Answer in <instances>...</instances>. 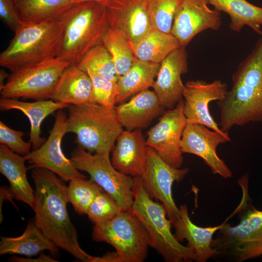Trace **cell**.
Wrapping results in <instances>:
<instances>
[{
	"mask_svg": "<svg viewBox=\"0 0 262 262\" xmlns=\"http://www.w3.org/2000/svg\"><path fill=\"white\" fill-rule=\"evenodd\" d=\"M32 170L35 185L32 209L35 225L58 248L76 259L88 262L90 255L81 247L77 230L67 210V186L64 180L46 169Z\"/></svg>",
	"mask_w": 262,
	"mask_h": 262,
	"instance_id": "obj_1",
	"label": "cell"
},
{
	"mask_svg": "<svg viewBox=\"0 0 262 262\" xmlns=\"http://www.w3.org/2000/svg\"><path fill=\"white\" fill-rule=\"evenodd\" d=\"M232 85L217 102L221 130L262 123V37L231 76Z\"/></svg>",
	"mask_w": 262,
	"mask_h": 262,
	"instance_id": "obj_2",
	"label": "cell"
},
{
	"mask_svg": "<svg viewBox=\"0 0 262 262\" xmlns=\"http://www.w3.org/2000/svg\"><path fill=\"white\" fill-rule=\"evenodd\" d=\"M66 20L58 17L40 23H23L8 46L0 54V65L11 72L20 67L57 57Z\"/></svg>",
	"mask_w": 262,
	"mask_h": 262,
	"instance_id": "obj_3",
	"label": "cell"
},
{
	"mask_svg": "<svg viewBox=\"0 0 262 262\" xmlns=\"http://www.w3.org/2000/svg\"><path fill=\"white\" fill-rule=\"evenodd\" d=\"M247 183H240L243 190V198L237 209L240 222L234 226L225 222L221 224L212 242L216 252L213 258L242 262L262 256V210L248 201Z\"/></svg>",
	"mask_w": 262,
	"mask_h": 262,
	"instance_id": "obj_4",
	"label": "cell"
},
{
	"mask_svg": "<svg viewBox=\"0 0 262 262\" xmlns=\"http://www.w3.org/2000/svg\"><path fill=\"white\" fill-rule=\"evenodd\" d=\"M63 15L66 20L57 57L77 65L94 47L102 44L110 27L106 7L94 1L74 3Z\"/></svg>",
	"mask_w": 262,
	"mask_h": 262,
	"instance_id": "obj_5",
	"label": "cell"
},
{
	"mask_svg": "<svg viewBox=\"0 0 262 262\" xmlns=\"http://www.w3.org/2000/svg\"><path fill=\"white\" fill-rule=\"evenodd\" d=\"M115 107L92 102L69 105L66 133L75 134L78 146L91 153H110L123 131Z\"/></svg>",
	"mask_w": 262,
	"mask_h": 262,
	"instance_id": "obj_6",
	"label": "cell"
},
{
	"mask_svg": "<svg viewBox=\"0 0 262 262\" xmlns=\"http://www.w3.org/2000/svg\"><path fill=\"white\" fill-rule=\"evenodd\" d=\"M131 211L143 224L150 238V246L166 262H196L193 250L180 244L171 232L172 224L164 206L154 201L144 189L141 178L134 177Z\"/></svg>",
	"mask_w": 262,
	"mask_h": 262,
	"instance_id": "obj_7",
	"label": "cell"
},
{
	"mask_svg": "<svg viewBox=\"0 0 262 262\" xmlns=\"http://www.w3.org/2000/svg\"><path fill=\"white\" fill-rule=\"evenodd\" d=\"M92 240L112 246L126 262H142L147 257L150 236L131 210L121 211L111 220L95 224Z\"/></svg>",
	"mask_w": 262,
	"mask_h": 262,
	"instance_id": "obj_8",
	"label": "cell"
},
{
	"mask_svg": "<svg viewBox=\"0 0 262 262\" xmlns=\"http://www.w3.org/2000/svg\"><path fill=\"white\" fill-rule=\"evenodd\" d=\"M70 64L56 57L13 71L0 89L1 98L50 99L60 76Z\"/></svg>",
	"mask_w": 262,
	"mask_h": 262,
	"instance_id": "obj_9",
	"label": "cell"
},
{
	"mask_svg": "<svg viewBox=\"0 0 262 262\" xmlns=\"http://www.w3.org/2000/svg\"><path fill=\"white\" fill-rule=\"evenodd\" d=\"M109 154H92L78 146L72 151L70 160L76 168L88 173L91 180L112 196L122 210H131L134 198V178L116 170Z\"/></svg>",
	"mask_w": 262,
	"mask_h": 262,
	"instance_id": "obj_10",
	"label": "cell"
},
{
	"mask_svg": "<svg viewBox=\"0 0 262 262\" xmlns=\"http://www.w3.org/2000/svg\"><path fill=\"white\" fill-rule=\"evenodd\" d=\"M189 172V169L177 168L163 160L152 148L147 147L145 171L140 177L144 189L153 198L164 206L172 226L180 217V211L172 196V185L180 182Z\"/></svg>",
	"mask_w": 262,
	"mask_h": 262,
	"instance_id": "obj_11",
	"label": "cell"
},
{
	"mask_svg": "<svg viewBox=\"0 0 262 262\" xmlns=\"http://www.w3.org/2000/svg\"><path fill=\"white\" fill-rule=\"evenodd\" d=\"M67 124L66 112L63 109L59 110L48 139L39 148L24 156L30 164L28 169H46L65 181L86 179L62 151V141L66 133Z\"/></svg>",
	"mask_w": 262,
	"mask_h": 262,
	"instance_id": "obj_12",
	"label": "cell"
},
{
	"mask_svg": "<svg viewBox=\"0 0 262 262\" xmlns=\"http://www.w3.org/2000/svg\"><path fill=\"white\" fill-rule=\"evenodd\" d=\"M182 99L173 109L162 115L158 123L147 132L146 144L171 166L180 168L183 157L181 141L187 124Z\"/></svg>",
	"mask_w": 262,
	"mask_h": 262,
	"instance_id": "obj_13",
	"label": "cell"
},
{
	"mask_svg": "<svg viewBox=\"0 0 262 262\" xmlns=\"http://www.w3.org/2000/svg\"><path fill=\"white\" fill-rule=\"evenodd\" d=\"M231 141L228 132L220 133L206 126L187 123L181 141L182 153H190L200 157L214 175L228 179L232 173L217 153L219 145Z\"/></svg>",
	"mask_w": 262,
	"mask_h": 262,
	"instance_id": "obj_14",
	"label": "cell"
},
{
	"mask_svg": "<svg viewBox=\"0 0 262 262\" xmlns=\"http://www.w3.org/2000/svg\"><path fill=\"white\" fill-rule=\"evenodd\" d=\"M227 85L220 80L207 82L202 80L188 81L184 84L182 93L183 113L187 123L204 125L209 129L224 133L209 110L211 101L223 99Z\"/></svg>",
	"mask_w": 262,
	"mask_h": 262,
	"instance_id": "obj_15",
	"label": "cell"
},
{
	"mask_svg": "<svg viewBox=\"0 0 262 262\" xmlns=\"http://www.w3.org/2000/svg\"><path fill=\"white\" fill-rule=\"evenodd\" d=\"M149 0H110L106 7L110 27L122 34L131 47L152 28L148 13Z\"/></svg>",
	"mask_w": 262,
	"mask_h": 262,
	"instance_id": "obj_16",
	"label": "cell"
},
{
	"mask_svg": "<svg viewBox=\"0 0 262 262\" xmlns=\"http://www.w3.org/2000/svg\"><path fill=\"white\" fill-rule=\"evenodd\" d=\"M208 0H182L173 21L171 33L185 47L200 33L217 31L222 25L220 12L209 6Z\"/></svg>",
	"mask_w": 262,
	"mask_h": 262,
	"instance_id": "obj_17",
	"label": "cell"
},
{
	"mask_svg": "<svg viewBox=\"0 0 262 262\" xmlns=\"http://www.w3.org/2000/svg\"><path fill=\"white\" fill-rule=\"evenodd\" d=\"M187 53L180 46L170 52L161 63L152 87L165 109L176 107L183 98L184 84L181 76L188 71Z\"/></svg>",
	"mask_w": 262,
	"mask_h": 262,
	"instance_id": "obj_18",
	"label": "cell"
},
{
	"mask_svg": "<svg viewBox=\"0 0 262 262\" xmlns=\"http://www.w3.org/2000/svg\"><path fill=\"white\" fill-rule=\"evenodd\" d=\"M147 146L140 129L123 131L112 150L111 162L121 173L141 177L147 165Z\"/></svg>",
	"mask_w": 262,
	"mask_h": 262,
	"instance_id": "obj_19",
	"label": "cell"
},
{
	"mask_svg": "<svg viewBox=\"0 0 262 262\" xmlns=\"http://www.w3.org/2000/svg\"><path fill=\"white\" fill-rule=\"evenodd\" d=\"M115 109L119 122L128 131L147 126L165 112L155 93L148 89L135 94L127 102L115 106Z\"/></svg>",
	"mask_w": 262,
	"mask_h": 262,
	"instance_id": "obj_20",
	"label": "cell"
},
{
	"mask_svg": "<svg viewBox=\"0 0 262 262\" xmlns=\"http://www.w3.org/2000/svg\"><path fill=\"white\" fill-rule=\"evenodd\" d=\"M180 217L174 224V236L180 242L186 240L187 246L194 252L196 262H206L213 258L216 252L212 244L213 235L221 224L215 227H200L192 222L189 217L188 208L185 204L179 207Z\"/></svg>",
	"mask_w": 262,
	"mask_h": 262,
	"instance_id": "obj_21",
	"label": "cell"
},
{
	"mask_svg": "<svg viewBox=\"0 0 262 262\" xmlns=\"http://www.w3.org/2000/svg\"><path fill=\"white\" fill-rule=\"evenodd\" d=\"M69 104L52 99L35 100L33 102L20 101L17 98L0 99L1 112L17 110L22 112L29 119L30 123L29 141L33 150L39 148L45 142L41 136V126L43 121L55 111L67 108Z\"/></svg>",
	"mask_w": 262,
	"mask_h": 262,
	"instance_id": "obj_22",
	"label": "cell"
},
{
	"mask_svg": "<svg viewBox=\"0 0 262 262\" xmlns=\"http://www.w3.org/2000/svg\"><path fill=\"white\" fill-rule=\"evenodd\" d=\"M93 92L88 74L76 64H70L60 76L50 99L69 105L90 102Z\"/></svg>",
	"mask_w": 262,
	"mask_h": 262,
	"instance_id": "obj_23",
	"label": "cell"
},
{
	"mask_svg": "<svg viewBox=\"0 0 262 262\" xmlns=\"http://www.w3.org/2000/svg\"><path fill=\"white\" fill-rule=\"evenodd\" d=\"M26 159L12 151L7 146L0 145V172L8 180L9 188L15 199L33 208L34 190L27 177L28 170L25 164Z\"/></svg>",
	"mask_w": 262,
	"mask_h": 262,
	"instance_id": "obj_24",
	"label": "cell"
},
{
	"mask_svg": "<svg viewBox=\"0 0 262 262\" xmlns=\"http://www.w3.org/2000/svg\"><path fill=\"white\" fill-rule=\"evenodd\" d=\"M160 64L139 60L135 57L133 65L117 82L116 103L152 87Z\"/></svg>",
	"mask_w": 262,
	"mask_h": 262,
	"instance_id": "obj_25",
	"label": "cell"
},
{
	"mask_svg": "<svg viewBox=\"0 0 262 262\" xmlns=\"http://www.w3.org/2000/svg\"><path fill=\"white\" fill-rule=\"evenodd\" d=\"M58 247L46 238L35 224L29 222L23 234L17 237H1L0 255L35 256L44 250L57 252Z\"/></svg>",
	"mask_w": 262,
	"mask_h": 262,
	"instance_id": "obj_26",
	"label": "cell"
},
{
	"mask_svg": "<svg viewBox=\"0 0 262 262\" xmlns=\"http://www.w3.org/2000/svg\"><path fill=\"white\" fill-rule=\"evenodd\" d=\"M208 0L216 10L225 12L229 16L231 30L240 32L244 26H247L262 35V7L246 0Z\"/></svg>",
	"mask_w": 262,
	"mask_h": 262,
	"instance_id": "obj_27",
	"label": "cell"
},
{
	"mask_svg": "<svg viewBox=\"0 0 262 262\" xmlns=\"http://www.w3.org/2000/svg\"><path fill=\"white\" fill-rule=\"evenodd\" d=\"M180 47L178 40L171 33L152 28L131 48L137 59L161 64L170 52Z\"/></svg>",
	"mask_w": 262,
	"mask_h": 262,
	"instance_id": "obj_28",
	"label": "cell"
},
{
	"mask_svg": "<svg viewBox=\"0 0 262 262\" xmlns=\"http://www.w3.org/2000/svg\"><path fill=\"white\" fill-rule=\"evenodd\" d=\"M23 23H37L58 17L74 3L71 0H14Z\"/></svg>",
	"mask_w": 262,
	"mask_h": 262,
	"instance_id": "obj_29",
	"label": "cell"
},
{
	"mask_svg": "<svg viewBox=\"0 0 262 262\" xmlns=\"http://www.w3.org/2000/svg\"><path fill=\"white\" fill-rule=\"evenodd\" d=\"M102 44L111 55L119 78L130 69L134 61L131 46L122 34L111 27L102 38Z\"/></svg>",
	"mask_w": 262,
	"mask_h": 262,
	"instance_id": "obj_30",
	"label": "cell"
},
{
	"mask_svg": "<svg viewBox=\"0 0 262 262\" xmlns=\"http://www.w3.org/2000/svg\"><path fill=\"white\" fill-rule=\"evenodd\" d=\"M76 65L84 72L89 69L106 79L118 81L111 55L102 44L90 49Z\"/></svg>",
	"mask_w": 262,
	"mask_h": 262,
	"instance_id": "obj_31",
	"label": "cell"
},
{
	"mask_svg": "<svg viewBox=\"0 0 262 262\" xmlns=\"http://www.w3.org/2000/svg\"><path fill=\"white\" fill-rule=\"evenodd\" d=\"M103 191L101 187L90 179L72 180L67 186L68 201L78 214H86L96 196Z\"/></svg>",
	"mask_w": 262,
	"mask_h": 262,
	"instance_id": "obj_32",
	"label": "cell"
},
{
	"mask_svg": "<svg viewBox=\"0 0 262 262\" xmlns=\"http://www.w3.org/2000/svg\"><path fill=\"white\" fill-rule=\"evenodd\" d=\"M182 0H149L148 13L152 28L170 33L176 14Z\"/></svg>",
	"mask_w": 262,
	"mask_h": 262,
	"instance_id": "obj_33",
	"label": "cell"
},
{
	"mask_svg": "<svg viewBox=\"0 0 262 262\" xmlns=\"http://www.w3.org/2000/svg\"><path fill=\"white\" fill-rule=\"evenodd\" d=\"M122 208L109 194L103 191L99 193L90 205L86 214L93 223L106 221L117 215Z\"/></svg>",
	"mask_w": 262,
	"mask_h": 262,
	"instance_id": "obj_34",
	"label": "cell"
},
{
	"mask_svg": "<svg viewBox=\"0 0 262 262\" xmlns=\"http://www.w3.org/2000/svg\"><path fill=\"white\" fill-rule=\"evenodd\" d=\"M86 72L90 77L93 92L90 102L105 106L114 107L117 95V82L106 79L90 70Z\"/></svg>",
	"mask_w": 262,
	"mask_h": 262,
	"instance_id": "obj_35",
	"label": "cell"
},
{
	"mask_svg": "<svg viewBox=\"0 0 262 262\" xmlns=\"http://www.w3.org/2000/svg\"><path fill=\"white\" fill-rule=\"evenodd\" d=\"M25 133L13 130L2 121H0V143L7 146L12 151L25 156L31 152L32 143L24 141L22 137Z\"/></svg>",
	"mask_w": 262,
	"mask_h": 262,
	"instance_id": "obj_36",
	"label": "cell"
},
{
	"mask_svg": "<svg viewBox=\"0 0 262 262\" xmlns=\"http://www.w3.org/2000/svg\"><path fill=\"white\" fill-rule=\"evenodd\" d=\"M0 17L14 33L23 24L18 16L14 0H0Z\"/></svg>",
	"mask_w": 262,
	"mask_h": 262,
	"instance_id": "obj_37",
	"label": "cell"
},
{
	"mask_svg": "<svg viewBox=\"0 0 262 262\" xmlns=\"http://www.w3.org/2000/svg\"><path fill=\"white\" fill-rule=\"evenodd\" d=\"M88 262H126L116 251L107 252L101 257L90 256Z\"/></svg>",
	"mask_w": 262,
	"mask_h": 262,
	"instance_id": "obj_38",
	"label": "cell"
},
{
	"mask_svg": "<svg viewBox=\"0 0 262 262\" xmlns=\"http://www.w3.org/2000/svg\"><path fill=\"white\" fill-rule=\"evenodd\" d=\"M9 262H56L57 261L54 260L49 255L45 254L42 252L39 256L37 258H27L17 256L11 257Z\"/></svg>",
	"mask_w": 262,
	"mask_h": 262,
	"instance_id": "obj_39",
	"label": "cell"
},
{
	"mask_svg": "<svg viewBox=\"0 0 262 262\" xmlns=\"http://www.w3.org/2000/svg\"><path fill=\"white\" fill-rule=\"evenodd\" d=\"M13 199L15 196L11 191L9 187L2 186L0 187V223L3 221V217L1 212V207L3 203L6 200L10 201L16 208V204L13 202Z\"/></svg>",
	"mask_w": 262,
	"mask_h": 262,
	"instance_id": "obj_40",
	"label": "cell"
},
{
	"mask_svg": "<svg viewBox=\"0 0 262 262\" xmlns=\"http://www.w3.org/2000/svg\"><path fill=\"white\" fill-rule=\"evenodd\" d=\"M9 75L3 69H1L0 71V89L1 88L5 83L4 81L5 79H7Z\"/></svg>",
	"mask_w": 262,
	"mask_h": 262,
	"instance_id": "obj_41",
	"label": "cell"
},
{
	"mask_svg": "<svg viewBox=\"0 0 262 262\" xmlns=\"http://www.w3.org/2000/svg\"><path fill=\"white\" fill-rule=\"evenodd\" d=\"M110 0H71L73 3H76L86 1H94L99 2L104 5Z\"/></svg>",
	"mask_w": 262,
	"mask_h": 262,
	"instance_id": "obj_42",
	"label": "cell"
}]
</instances>
